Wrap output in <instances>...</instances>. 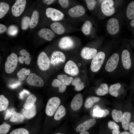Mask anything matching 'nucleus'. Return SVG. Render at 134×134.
I'll return each instance as SVG.
<instances>
[{
    "label": "nucleus",
    "mask_w": 134,
    "mask_h": 134,
    "mask_svg": "<svg viewBox=\"0 0 134 134\" xmlns=\"http://www.w3.org/2000/svg\"><path fill=\"white\" fill-rule=\"evenodd\" d=\"M97 53V49L95 48L85 47L82 49L81 55L85 59L92 60Z\"/></svg>",
    "instance_id": "15"
},
{
    "label": "nucleus",
    "mask_w": 134,
    "mask_h": 134,
    "mask_svg": "<svg viewBox=\"0 0 134 134\" xmlns=\"http://www.w3.org/2000/svg\"><path fill=\"white\" fill-rule=\"evenodd\" d=\"M36 113V108L35 105L29 109H25L22 112L24 117L27 119H30L33 117Z\"/></svg>",
    "instance_id": "25"
},
{
    "label": "nucleus",
    "mask_w": 134,
    "mask_h": 134,
    "mask_svg": "<svg viewBox=\"0 0 134 134\" xmlns=\"http://www.w3.org/2000/svg\"><path fill=\"white\" fill-rule=\"evenodd\" d=\"M60 100L57 97H53L48 101L46 104L45 112L47 115L52 116L54 114L60 103Z\"/></svg>",
    "instance_id": "5"
},
{
    "label": "nucleus",
    "mask_w": 134,
    "mask_h": 134,
    "mask_svg": "<svg viewBox=\"0 0 134 134\" xmlns=\"http://www.w3.org/2000/svg\"><path fill=\"white\" fill-rule=\"evenodd\" d=\"M85 12V8L80 5L76 6L70 8L68 11L69 15L73 18L81 16L83 15Z\"/></svg>",
    "instance_id": "17"
},
{
    "label": "nucleus",
    "mask_w": 134,
    "mask_h": 134,
    "mask_svg": "<svg viewBox=\"0 0 134 134\" xmlns=\"http://www.w3.org/2000/svg\"><path fill=\"white\" fill-rule=\"evenodd\" d=\"M109 87L107 84L102 82L100 84L99 87L96 91V94L99 96H103L109 92Z\"/></svg>",
    "instance_id": "23"
},
{
    "label": "nucleus",
    "mask_w": 134,
    "mask_h": 134,
    "mask_svg": "<svg viewBox=\"0 0 134 134\" xmlns=\"http://www.w3.org/2000/svg\"><path fill=\"white\" fill-rule=\"evenodd\" d=\"M83 98L82 95L78 94L76 95L72 99L70 104L71 109L76 111L80 109L83 103Z\"/></svg>",
    "instance_id": "16"
},
{
    "label": "nucleus",
    "mask_w": 134,
    "mask_h": 134,
    "mask_svg": "<svg viewBox=\"0 0 134 134\" xmlns=\"http://www.w3.org/2000/svg\"><path fill=\"white\" fill-rule=\"evenodd\" d=\"M10 126L6 123H4L0 126V134H6L9 131Z\"/></svg>",
    "instance_id": "43"
},
{
    "label": "nucleus",
    "mask_w": 134,
    "mask_h": 134,
    "mask_svg": "<svg viewBox=\"0 0 134 134\" xmlns=\"http://www.w3.org/2000/svg\"><path fill=\"white\" fill-rule=\"evenodd\" d=\"M119 134H131L130 133L127 131H125L121 133H119Z\"/></svg>",
    "instance_id": "56"
},
{
    "label": "nucleus",
    "mask_w": 134,
    "mask_h": 134,
    "mask_svg": "<svg viewBox=\"0 0 134 134\" xmlns=\"http://www.w3.org/2000/svg\"><path fill=\"white\" fill-rule=\"evenodd\" d=\"M36 96L33 94L30 95L27 98L23 105L25 109H29L33 106L36 100Z\"/></svg>",
    "instance_id": "24"
},
{
    "label": "nucleus",
    "mask_w": 134,
    "mask_h": 134,
    "mask_svg": "<svg viewBox=\"0 0 134 134\" xmlns=\"http://www.w3.org/2000/svg\"><path fill=\"white\" fill-rule=\"evenodd\" d=\"M66 57L62 52L59 51H54L52 53L50 60V63L53 65H56L60 63L64 62Z\"/></svg>",
    "instance_id": "14"
},
{
    "label": "nucleus",
    "mask_w": 134,
    "mask_h": 134,
    "mask_svg": "<svg viewBox=\"0 0 134 134\" xmlns=\"http://www.w3.org/2000/svg\"><path fill=\"white\" fill-rule=\"evenodd\" d=\"M24 119V117L23 115L14 111L11 116L10 121L12 122H21Z\"/></svg>",
    "instance_id": "31"
},
{
    "label": "nucleus",
    "mask_w": 134,
    "mask_h": 134,
    "mask_svg": "<svg viewBox=\"0 0 134 134\" xmlns=\"http://www.w3.org/2000/svg\"><path fill=\"white\" fill-rule=\"evenodd\" d=\"M26 2L25 0H16L11 8V12L13 15L17 17L21 15L24 10Z\"/></svg>",
    "instance_id": "8"
},
{
    "label": "nucleus",
    "mask_w": 134,
    "mask_h": 134,
    "mask_svg": "<svg viewBox=\"0 0 134 134\" xmlns=\"http://www.w3.org/2000/svg\"><path fill=\"white\" fill-rule=\"evenodd\" d=\"M14 109L12 108L7 109L4 117V119L6 120L11 117L13 111H14Z\"/></svg>",
    "instance_id": "48"
},
{
    "label": "nucleus",
    "mask_w": 134,
    "mask_h": 134,
    "mask_svg": "<svg viewBox=\"0 0 134 134\" xmlns=\"http://www.w3.org/2000/svg\"><path fill=\"white\" fill-rule=\"evenodd\" d=\"M30 71L29 69H27V70L25 71V74L26 75H29Z\"/></svg>",
    "instance_id": "57"
},
{
    "label": "nucleus",
    "mask_w": 134,
    "mask_h": 134,
    "mask_svg": "<svg viewBox=\"0 0 134 134\" xmlns=\"http://www.w3.org/2000/svg\"><path fill=\"white\" fill-rule=\"evenodd\" d=\"M100 98L95 96H92L88 98L86 100L84 106L87 108H91L94 104L99 101L100 100Z\"/></svg>",
    "instance_id": "29"
},
{
    "label": "nucleus",
    "mask_w": 134,
    "mask_h": 134,
    "mask_svg": "<svg viewBox=\"0 0 134 134\" xmlns=\"http://www.w3.org/2000/svg\"><path fill=\"white\" fill-rule=\"evenodd\" d=\"M25 58L24 56H19L18 58V60L19 62L21 64H23L25 62Z\"/></svg>",
    "instance_id": "53"
},
{
    "label": "nucleus",
    "mask_w": 134,
    "mask_h": 134,
    "mask_svg": "<svg viewBox=\"0 0 134 134\" xmlns=\"http://www.w3.org/2000/svg\"><path fill=\"white\" fill-rule=\"evenodd\" d=\"M52 85L54 87H58L59 91L63 93L65 91L66 89V85L58 79H55L52 82Z\"/></svg>",
    "instance_id": "26"
},
{
    "label": "nucleus",
    "mask_w": 134,
    "mask_h": 134,
    "mask_svg": "<svg viewBox=\"0 0 134 134\" xmlns=\"http://www.w3.org/2000/svg\"><path fill=\"white\" fill-rule=\"evenodd\" d=\"M31 19L26 16H24L22 18L21 23L22 29L24 30L27 29L30 26Z\"/></svg>",
    "instance_id": "40"
},
{
    "label": "nucleus",
    "mask_w": 134,
    "mask_h": 134,
    "mask_svg": "<svg viewBox=\"0 0 134 134\" xmlns=\"http://www.w3.org/2000/svg\"><path fill=\"white\" fill-rule=\"evenodd\" d=\"M122 86L120 83H117L111 85L109 89V92L111 96L117 97L119 95V92Z\"/></svg>",
    "instance_id": "20"
},
{
    "label": "nucleus",
    "mask_w": 134,
    "mask_h": 134,
    "mask_svg": "<svg viewBox=\"0 0 134 134\" xmlns=\"http://www.w3.org/2000/svg\"><path fill=\"white\" fill-rule=\"evenodd\" d=\"M92 24L89 21H86L82 26L81 31L82 33L86 35L90 34L92 27Z\"/></svg>",
    "instance_id": "35"
},
{
    "label": "nucleus",
    "mask_w": 134,
    "mask_h": 134,
    "mask_svg": "<svg viewBox=\"0 0 134 134\" xmlns=\"http://www.w3.org/2000/svg\"><path fill=\"white\" fill-rule=\"evenodd\" d=\"M46 14L47 17L55 21L62 20L64 17V14L61 11L51 7H49L46 9Z\"/></svg>",
    "instance_id": "7"
},
{
    "label": "nucleus",
    "mask_w": 134,
    "mask_h": 134,
    "mask_svg": "<svg viewBox=\"0 0 134 134\" xmlns=\"http://www.w3.org/2000/svg\"><path fill=\"white\" fill-rule=\"evenodd\" d=\"M57 78L66 85H69L73 80L72 77L68 76L65 74L59 75L57 76Z\"/></svg>",
    "instance_id": "34"
},
{
    "label": "nucleus",
    "mask_w": 134,
    "mask_h": 134,
    "mask_svg": "<svg viewBox=\"0 0 134 134\" xmlns=\"http://www.w3.org/2000/svg\"><path fill=\"white\" fill-rule=\"evenodd\" d=\"M134 69V60L131 57L129 51L123 50L120 56L118 76L126 75Z\"/></svg>",
    "instance_id": "1"
},
{
    "label": "nucleus",
    "mask_w": 134,
    "mask_h": 134,
    "mask_svg": "<svg viewBox=\"0 0 134 134\" xmlns=\"http://www.w3.org/2000/svg\"><path fill=\"white\" fill-rule=\"evenodd\" d=\"M55 1L54 0H43L42 1L44 3L47 5H50Z\"/></svg>",
    "instance_id": "54"
},
{
    "label": "nucleus",
    "mask_w": 134,
    "mask_h": 134,
    "mask_svg": "<svg viewBox=\"0 0 134 134\" xmlns=\"http://www.w3.org/2000/svg\"><path fill=\"white\" fill-rule=\"evenodd\" d=\"M131 116V114L129 112H125L123 115L121 122L122 126L126 130L129 129V122Z\"/></svg>",
    "instance_id": "22"
},
{
    "label": "nucleus",
    "mask_w": 134,
    "mask_h": 134,
    "mask_svg": "<svg viewBox=\"0 0 134 134\" xmlns=\"http://www.w3.org/2000/svg\"><path fill=\"white\" fill-rule=\"evenodd\" d=\"M50 27L54 32L57 34H62L65 31V28L63 25L58 22L52 23L50 25Z\"/></svg>",
    "instance_id": "21"
},
{
    "label": "nucleus",
    "mask_w": 134,
    "mask_h": 134,
    "mask_svg": "<svg viewBox=\"0 0 134 134\" xmlns=\"http://www.w3.org/2000/svg\"><path fill=\"white\" fill-rule=\"evenodd\" d=\"M131 25L133 27H134V19H133L131 22Z\"/></svg>",
    "instance_id": "59"
},
{
    "label": "nucleus",
    "mask_w": 134,
    "mask_h": 134,
    "mask_svg": "<svg viewBox=\"0 0 134 134\" xmlns=\"http://www.w3.org/2000/svg\"><path fill=\"white\" fill-rule=\"evenodd\" d=\"M39 13L37 11H34L31 19L30 27L31 29L34 28L37 25L39 19Z\"/></svg>",
    "instance_id": "27"
},
{
    "label": "nucleus",
    "mask_w": 134,
    "mask_h": 134,
    "mask_svg": "<svg viewBox=\"0 0 134 134\" xmlns=\"http://www.w3.org/2000/svg\"><path fill=\"white\" fill-rule=\"evenodd\" d=\"M18 29L15 25H12L9 27L7 30V32L9 35L14 36L18 33Z\"/></svg>",
    "instance_id": "41"
},
{
    "label": "nucleus",
    "mask_w": 134,
    "mask_h": 134,
    "mask_svg": "<svg viewBox=\"0 0 134 134\" xmlns=\"http://www.w3.org/2000/svg\"><path fill=\"white\" fill-rule=\"evenodd\" d=\"M107 59L104 52L100 51L98 52L91 61L90 67L91 71L94 73L99 71L103 67Z\"/></svg>",
    "instance_id": "3"
},
{
    "label": "nucleus",
    "mask_w": 134,
    "mask_h": 134,
    "mask_svg": "<svg viewBox=\"0 0 134 134\" xmlns=\"http://www.w3.org/2000/svg\"><path fill=\"white\" fill-rule=\"evenodd\" d=\"M104 110V117H105L109 113V111L107 109H105Z\"/></svg>",
    "instance_id": "55"
},
{
    "label": "nucleus",
    "mask_w": 134,
    "mask_h": 134,
    "mask_svg": "<svg viewBox=\"0 0 134 134\" xmlns=\"http://www.w3.org/2000/svg\"><path fill=\"white\" fill-rule=\"evenodd\" d=\"M114 2L112 0H104L101 6V10L103 14L107 16H110L114 13L115 10L113 5Z\"/></svg>",
    "instance_id": "9"
},
{
    "label": "nucleus",
    "mask_w": 134,
    "mask_h": 134,
    "mask_svg": "<svg viewBox=\"0 0 134 134\" xmlns=\"http://www.w3.org/2000/svg\"><path fill=\"white\" fill-rule=\"evenodd\" d=\"M30 92L27 90L24 89L21 91L19 93V98L21 99H24V96L25 94L30 95Z\"/></svg>",
    "instance_id": "49"
},
{
    "label": "nucleus",
    "mask_w": 134,
    "mask_h": 134,
    "mask_svg": "<svg viewBox=\"0 0 134 134\" xmlns=\"http://www.w3.org/2000/svg\"><path fill=\"white\" fill-rule=\"evenodd\" d=\"M104 110L102 109L98 105H96L94 107L93 116L98 118L104 117Z\"/></svg>",
    "instance_id": "33"
},
{
    "label": "nucleus",
    "mask_w": 134,
    "mask_h": 134,
    "mask_svg": "<svg viewBox=\"0 0 134 134\" xmlns=\"http://www.w3.org/2000/svg\"><path fill=\"white\" fill-rule=\"evenodd\" d=\"M129 129L130 132L134 134V122H131L129 124Z\"/></svg>",
    "instance_id": "51"
},
{
    "label": "nucleus",
    "mask_w": 134,
    "mask_h": 134,
    "mask_svg": "<svg viewBox=\"0 0 134 134\" xmlns=\"http://www.w3.org/2000/svg\"><path fill=\"white\" fill-rule=\"evenodd\" d=\"M107 30L110 34L114 35L119 30V27L118 20L115 18L110 19L107 22Z\"/></svg>",
    "instance_id": "10"
},
{
    "label": "nucleus",
    "mask_w": 134,
    "mask_h": 134,
    "mask_svg": "<svg viewBox=\"0 0 134 134\" xmlns=\"http://www.w3.org/2000/svg\"><path fill=\"white\" fill-rule=\"evenodd\" d=\"M21 84V83L19 81H18L15 83L10 85L9 86V87L11 88L12 89H14L20 86Z\"/></svg>",
    "instance_id": "52"
},
{
    "label": "nucleus",
    "mask_w": 134,
    "mask_h": 134,
    "mask_svg": "<svg viewBox=\"0 0 134 134\" xmlns=\"http://www.w3.org/2000/svg\"><path fill=\"white\" fill-rule=\"evenodd\" d=\"M58 1L61 6L63 8H67L69 5V1L68 0H59Z\"/></svg>",
    "instance_id": "47"
},
{
    "label": "nucleus",
    "mask_w": 134,
    "mask_h": 134,
    "mask_svg": "<svg viewBox=\"0 0 134 134\" xmlns=\"http://www.w3.org/2000/svg\"><path fill=\"white\" fill-rule=\"evenodd\" d=\"M18 58L16 54L12 53L7 58L5 64V68L6 72L10 73L13 72L17 65Z\"/></svg>",
    "instance_id": "4"
},
{
    "label": "nucleus",
    "mask_w": 134,
    "mask_h": 134,
    "mask_svg": "<svg viewBox=\"0 0 134 134\" xmlns=\"http://www.w3.org/2000/svg\"><path fill=\"white\" fill-rule=\"evenodd\" d=\"M120 60V56L118 53L113 54L107 59L103 66L105 72L111 75H118Z\"/></svg>",
    "instance_id": "2"
},
{
    "label": "nucleus",
    "mask_w": 134,
    "mask_h": 134,
    "mask_svg": "<svg viewBox=\"0 0 134 134\" xmlns=\"http://www.w3.org/2000/svg\"><path fill=\"white\" fill-rule=\"evenodd\" d=\"M64 70L67 73L72 76H76L79 73V69L76 64L73 61L69 60L66 64Z\"/></svg>",
    "instance_id": "12"
},
{
    "label": "nucleus",
    "mask_w": 134,
    "mask_h": 134,
    "mask_svg": "<svg viewBox=\"0 0 134 134\" xmlns=\"http://www.w3.org/2000/svg\"><path fill=\"white\" fill-rule=\"evenodd\" d=\"M9 103V101L3 95L0 96V111L4 110L7 107Z\"/></svg>",
    "instance_id": "38"
},
{
    "label": "nucleus",
    "mask_w": 134,
    "mask_h": 134,
    "mask_svg": "<svg viewBox=\"0 0 134 134\" xmlns=\"http://www.w3.org/2000/svg\"><path fill=\"white\" fill-rule=\"evenodd\" d=\"M126 15L129 19L130 20L134 19V1L128 5L127 9Z\"/></svg>",
    "instance_id": "32"
},
{
    "label": "nucleus",
    "mask_w": 134,
    "mask_h": 134,
    "mask_svg": "<svg viewBox=\"0 0 134 134\" xmlns=\"http://www.w3.org/2000/svg\"><path fill=\"white\" fill-rule=\"evenodd\" d=\"M27 70L26 68H23L17 72V75L19 80L22 81L26 78L27 75L25 74V71Z\"/></svg>",
    "instance_id": "45"
},
{
    "label": "nucleus",
    "mask_w": 134,
    "mask_h": 134,
    "mask_svg": "<svg viewBox=\"0 0 134 134\" xmlns=\"http://www.w3.org/2000/svg\"><path fill=\"white\" fill-rule=\"evenodd\" d=\"M74 43L73 39L70 37L65 36L62 37L60 40L58 46L60 48L64 50L72 48Z\"/></svg>",
    "instance_id": "13"
},
{
    "label": "nucleus",
    "mask_w": 134,
    "mask_h": 134,
    "mask_svg": "<svg viewBox=\"0 0 134 134\" xmlns=\"http://www.w3.org/2000/svg\"><path fill=\"white\" fill-rule=\"evenodd\" d=\"M10 134H29V132L25 129L19 128L13 130Z\"/></svg>",
    "instance_id": "44"
},
{
    "label": "nucleus",
    "mask_w": 134,
    "mask_h": 134,
    "mask_svg": "<svg viewBox=\"0 0 134 134\" xmlns=\"http://www.w3.org/2000/svg\"><path fill=\"white\" fill-rule=\"evenodd\" d=\"M133 81L134 80V77L133 78Z\"/></svg>",
    "instance_id": "61"
},
{
    "label": "nucleus",
    "mask_w": 134,
    "mask_h": 134,
    "mask_svg": "<svg viewBox=\"0 0 134 134\" xmlns=\"http://www.w3.org/2000/svg\"><path fill=\"white\" fill-rule=\"evenodd\" d=\"M37 63L39 68L42 70L45 71L49 68L50 61L46 53L43 52H41L39 55Z\"/></svg>",
    "instance_id": "6"
},
{
    "label": "nucleus",
    "mask_w": 134,
    "mask_h": 134,
    "mask_svg": "<svg viewBox=\"0 0 134 134\" xmlns=\"http://www.w3.org/2000/svg\"><path fill=\"white\" fill-rule=\"evenodd\" d=\"M7 30L6 27L1 24H0V34H1L6 31Z\"/></svg>",
    "instance_id": "50"
},
{
    "label": "nucleus",
    "mask_w": 134,
    "mask_h": 134,
    "mask_svg": "<svg viewBox=\"0 0 134 134\" xmlns=\"http://www.w3.org/2000/svg\"><path fill=\"white\" fill-rule=\"evenodd\" d=\"M96 122L95 119H89L79 124L77 127L76 130L77 132L86 131L94 126Z\"/></svg>",
    "instance_id": "18"
},
{
    "label": "nucleus",
    "mask_w": 134,
    "mask_h": 134,
    "mask_svg": "<svg viewBox=\"0 0 134 134\" xmlns=\"http://www.w3.org/2000/svg\"><path fill=\"white\" fill-rule=\"evenodd\" d=\"M108 128L112 130V134H119L120 133L119 126L114 122L109 121L108 123Z\"/></svg>",
    "instance_id": "39"
},
{
    "label": "nucleus",
    "mask_w": 134,
    "mask_h": 134,
    "mask_svg": "<svg viewBox=\"0 0 134 134\" xmlns=\"http://www.w3.org/2000/svg\"><path fill=\"white\" fill-rule=\"evenodd\" d=\"M62 134L60 133H56L55 134Z\"/></svg>",
    "instance_id": "60"
},
{
    "label": "nucleus",
    "mask_w": 134,
    "mask_h": 134,
    "mask_svg": "<svg viewBox=\"0 0 134 134\" xmlns=\"http://www.w3.org/2000/svg\"><path fill=\"white\" fill-rule=\"evenodd\" d=\"M26 80L27 83L32 86L41 87L44 85L43 79L34 73L30 74Z\"/></svg>",
    "instance_id": "11"
},
{
    "label": "nucleus",
    "mask_w": 134,
    "mask_h": 134,
    "mask_svg": "<svg viewBox=\"0 0 134 134\" xmlns=\"http://www.w3.org/2000/svg\"><path fill=\"white\" fill-rule=\"evenodd\" d=\"M38 35L45 39L50 41L55 36L54 33L51 30L47 28H43L39 31Z\"/></svg>",
    "instance_id": "19"
},
{
    "label": "nucleus",
    "mask_w": 134,
    "mask_h": 134,
    "mask_svg": "<svg viewBox=\"0 0 134 134\" xmlns=\"http://www.w3.org/2000/svg\"><path fill=\"white\" fill-rule=\"evenodd\" d=\"M87 6L89 9L92 10L94 8L96 3V1L94 0H86Z\"/></svg>",
    "instance_id": "46"
},
{
    "label": "nucleus",
    "mask_w": 134,
    "mask_h": 134,
    "mask_svg": "<svg viewBox=\"0 0 134 134\" xmlns=\"http://www.w3.org/2000/svg\"><path fill=\"white\" fill-rule=\"evenodd\" d=\"M66 113L65 108L63 105H60L58 107L55 114L54 119L56 120H59L65 115Z\"/></svg>",
    "instance_id": "28"
},
{
    "label": "nucleus",
    "mask_w": 134,
    "mask_h": 134,
    "mask_svg": "<svg viewBox=\"0 0 134 134\" xmlns=\"http://www.w3.org/2000/svg\"><path fill=\"white\" fill-rule=\"evenodd\" d=\"M79 134H89V132L86 131L81 132Z\"/></svg>",
    "instance_id": "58"
},
{
    "label": "nucleus",
    "mask_w": 134,
    "mask_h": 134,
    "mask_svg": "<svg viewBox=\"0 0 134 134\" xmlns=\"http://www.w3.org/2000/svg\"><path fill=\"white\" fill-rule=\"evenodd\" d=\"M19 53L22 56L25 57V62L26 64L27 65H29L30 63L31 59L29 57L30 54L29 52L25 49H22L20 51Z\"/></svg>",
    "instance_id": "42"
},
{
    "label": "nucleus",
    "mask_w": 134,
    "mask_h": 134,
    "mask_svg": "<svg viewBox=\"0 0 134 134\" xmlns=\"http://www.w3.org/2000/svg\"><path fill=\"white\" fill-rule=\"evenodd\" d=\"M9 9V5L4 2L0 3V18L3 17Z\"/></svg>",
    "instance_id": "37"
},
{
    "label": "nucleus",
    "mask_w": 134,
    "mask_h": 134,
    "mask_svg": "<svg viewBox=\"0 0 134 134\" xmlns=\"http://www.w3.org/2000/svg\"><path fill=\"white\" fill-rule=\"evenodd\" d=\"M112 116L113 119L116 122H122L123 114L121 111L113 109L112 112Z\"/></svg>",
    "instance_id": "36"
},
{
    "label": "nucleus",
    "mask_w": 134,
    "mask_h": 134,
    "mask_svg": "<svg viewBox=\"0 0 134 134\" xmlns=\"http://www.w3.org/2000/svg\"><path fill=\"white\" fill-rule=\"evenodd\" d=\"M71 83L75 86V90L77 91L82 90L85 87L84 83L81 81L79 77L73 79Z\"/></svg>",
    "instance_id": "30"
}]
</instances>
